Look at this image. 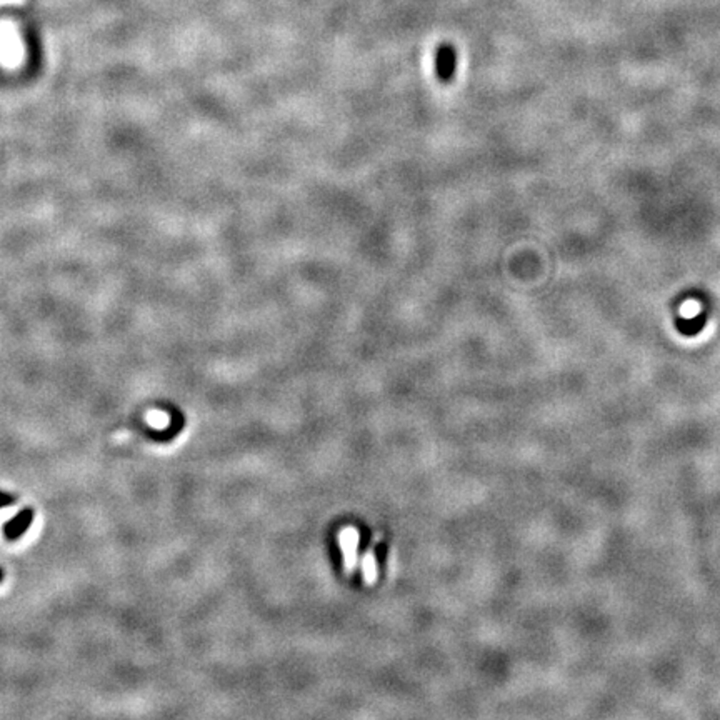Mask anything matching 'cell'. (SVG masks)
<instances>
[{"instance_id": "6da1fadb", "label": "cell", "mask_w": 720, "mask_h": 720, "mask_svg": "<svg viewBox=\"0 0 720 720\" xmlns=\"http://www.w3.org/2000/svg\"><path fill=\"white\" fill-rule=\"evenodd\" d=\"M339 543H341L342 556H343V570L345 574H354L357 566H359V532L355 531L354 527H345L342 529L341 535H339Z\"/></svg>"}, {"instance_id": "7a4b0ae2", "label": "cell", "mask_w": 720, "mask_h": 720, "mask_svg": "<svg viewBox=\"0 0 720 720\" xmlns=\"http://www.w3.org/2000/svg\"><path fill=\"white\" fill-rule=\"evenodd\" d=\"M457 70V52L451 44H443L435 52V74L443 84L452 82Z\"/></svg>"}, {"instance_id": "3957f363", "label": "cell", "mask_w": 720, "mask_h": 720, "mask_svg": "<svg viewBox=\"0 0 720 720\" xmlns=\"http://www.w3.org/2000/svg\"><path fill=\"white\" fill-rule=\"evenodd\" d=\"M34 516H36V512L30 507H27V509H22L17 516H13L9 522H5V526H4L5 539L17 541L19 537H22L24 532L32 526Z\"/></svg>"}, {"instance_id": "277c9868", "label": "cell", "mask_w": 720, "mask_h": 720, "mask_svg": "<svg viewBox=\"0 0 720 720\" xmlns=\"http://www.w3.org/2000/svg\"><path fill=\"white\" fill-rule=\"evenodd\" d=\"M360 569L366 583H374L377 581V560L372 550H367L364 557L360 559Z\"/></svg>"}, {"instance_id": "5b68a950", "label": "cell", "mask_w": 720, "mask_h": 720, "mask_svg": "<svg viewBox=\"0 0 720 720\" xmlns=\"http://www.w3.org/2000/svg\"><path fill=\"white\" fill-rule=\"evenodd\" d=\"M15 502H17V497L13 493L0 491V509H7V507L12 506Z\"/></svg>"}, {"instance_id": "8992f818", "label": "cell", "mask_w": 720, "mask_h": 720, "mask_svg": "<svg viewBox=\"0 0 720 720\" xmlns=\"http://www.w3.org/2000/svg\"><path fill=\"white\" fill-rule=\"evenodd\" d=\"M27 0H0V7H22Z\"/></svg>"}, {"instance_id": "52a82bcc", "label": "cell", "mask_w": 720, "mask_h": 720, "mask_svg": "<svg viewBox=\"0 0 720 720\" xmlns=\"http://www.w3.org/2000/svg\"><path fill=\"white\" fill-rule=\"evenodd\" d=\"M4 581V570L0 569V582Z\"/></svg>"}]
</instances>
